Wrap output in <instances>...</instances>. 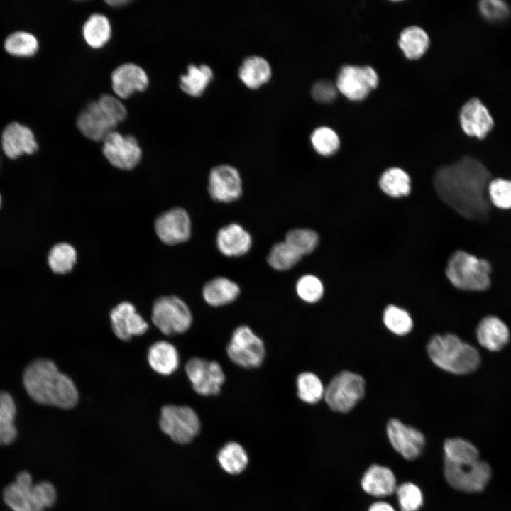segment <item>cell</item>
<instances>
[{"label": "cell", "mask_w": 511, "mask_h": 511, "mask_svg": "<svg viewBox=\"0 0 511 511\" xmlns=\"http://www.w3.org/2000/svg\"><path fill=\"white\" fill-rule=\"evenodd\" d=\"M186 374L194 390L201 395H216L225 381L224 373L215 361L192 358L185 364Z\"/></svg>", "instance_id": "cell-12"}, {"label": "cell", "mask_w": 511, "mask_h": 511, "mask_svg": "<svg viewBox=\"0 0 511 511\" xmlns=\"http://www.w3.org/2000/svg\"><path fill=\"white\" fill-rule=\"evenodd\" d=\"M387 434L392 447L405 458L413 460L420 455L425 441L418 429L392 419L387 425Z\"/></svg>", "instance_id": "cell-18"}, {"label": "cell", "mask_w": 511, "mask_h": 511, "mask_svg": "<svg viewBox=\"0 0 511 511\" xmlns=\"http://www.w3.org/2000/svg\"><path fill=\"white\" fill-rule=\"evenodd\" d=\"M23 383L28 395L39 404L69 409L78 401L73 381L50 360L40 358L30 363L24 370Z\"/></svg>", "instance_id": "cell-2"}, {"label": "cell", "mask_w": 511, "mask_h": 511, "mask_svg": "<svg viewBox=\"0 0 511 511\" xmlns=\"http://www.w3.org/2000/svg\"><path fill=\"white\" fill-rule=\"evenodd\" d=\"M383 319L385 326L397 335L408 334L413 326L410 314L395 305H389L385 308Z\"/></svg>", "instance_id": "cell-40"}, {"label": "cell", "mask_w": 511, "mask_h": 511, "mask_svg": "<svg viewBox=\"0 0 511 511\" xmlns=\"http://www.w3.org/2000/svg\"><path fill=\"white\" fill-rule=\"evenodd\" d=\"M365 381L358 374L343 371L337 374L324 390V397L329 407L338 412H348L362 399Z\"/></svg>", "instance_id": "cell-7"}, {"label": "cell", "mask_w": 511, "mask_h": 511, "mask_svg": "<svg viewBox=\"0 0 511 511\" xmlns=\"http://www.w3.org/2000/svg\"><path fill=\"white\" fill-rule=\"evenodd\" d=\"M379 83L375 70L369 65H346L336 77L338 92L352 101L364 100Z\"/></svg>", "instance_id": "cell-9"}, {"label": "cell", "mask_w": 511, "mask_h": 511, "mask_svg": "<svg viewBox=\"0 0 511 511\" xmlns=\"http://www.w3.org/2000/svg\"><path fill=\"white\" fill-rule=\"evenodd\" d=\"M368 511H395L393 507L385 502H378L373 504Z\"/></svg>", "instance_id": "cell-48"}, {"label": "cell", "mask_w": 511, "mask_h": 511, "mask_svg": "<svg viewBox=\"0 0 511 511\" xmlns=\"http://www.w3.org/2000/svg\"><path fill=\"white\" fill-rule=\"evenodd\" d=\"M229 358L235 364L246 368L260 366L265 350L262 339L247 326L236 328L226 347Z\"/></svg>", "instance_id": "cell-10"}, {"label": "cell", "mask_w": 511, "mask_h": 511, "mask_svg": "<svg viewBox=\"0 0 511 511\" xmlns=\"http://www.w3.org/2000/svg\"><path fill=\"white\" fill-rule=\"evenodd\" d=\"M301 256L312 253L319 241L317 233L309 229H295L287 232L285 241Z\"/></svg>", "instance_id": "cell-41"}, {"label": "cell", "mask_w": 511, "mask_h": 511, "mask_svg": "<svg viewBox=\"0 0 511 511\" xmlns=\"http://www.w3.org/2000/svg\"><path fill=\"white\" fill-rule=\"evenodd\" d=\"M76 124L84 136L94 141H103L118 125L97 100L87 104L79 114Z\"/></svg>", "instance_id": "cell-14"}, {"label": "cell", "mask_w": 511, "mask_h": 511, "mask_svg": "<svg viewBox=\"0 0 511 511\" xmlns=\"http://www.w3.org/2000/svg\"><path fill=\"white\" fill-rule=\"evenodd\" d=\"M491 266L483 259L463 251H455L449 258L446 275L456 287L469 291H483L490 285Z\"/></svg>", "instance_id": "cell-5"}, {"label": "cell", "mask_w": 511, "mask_h": 511, "mask_svg": "<svg viewBox=\"0 0 511 511\" xmlns=\"http://www.w3.org/2000/svg\"><path fill=\"white\" fill-rule=\"evenodd\" d=\"M82 32L86 43L94 49H99L109 41L111 36V26L105 15L94 13L85 21Z\"/></svg>", "instance_id": "cell-30"}, {"label": "cell", "mask_w": 511, "mask_h": 511, "mask_svg": "<svg viewBox=\"0 0 511 511\" xmlns=\"http://www.w3.org/2000/svg\"><path fill=\"white\" fill-rule=\"evenodd\" d=\"M16 405L13 397L7 392L0 391V446L13 444L18 436L15 424Z\"/></svg>", "instance_id": "cell-31"}, {"label": "cell", "mask_w": 511, "mask_h": 511, "mask_svg": "<svg viewBox=\"0 0 511 511\" xmlns=\"http://www.w3.org/2000/svg\"><path fill=\"white\" fill-rule=\"evenodd\" d=\"M427 352L436 366L457 375L470 373L480 363L478 350L453 334L432 336L427 344Z\"/></svg>", "instance_id": "cell-3"}, {"label": "cell", "mask_w": 511, "mask_h": 511, "mask_svg": "<svg viewBox=\"0 0 511 511\" xmlns=\"http://www.w3.org/2000/svg\"><path fill=\"white\" fill-rule=\"evenodd\" d=\"M463 131L471 137L483 139L494 126V120L486 106L478 98L468 100L459 112Z\"/></svg>", "instance_id": "cell-19"}, {"label": "cell", "mask_w": 511, "mask_h": 511, "mask_svg": "<svg viewBox=\"0 0 511 511\" xmlns=\"http://www.w3.org/2000/svg\"><path fill=\"white\" fill-rule=\"evenodd\" d=\"M488 192L495 206L502 209H511V180L501 178L490 180Z\"/></svg>", "instance_id": "cell-44"}, {"label": "cell", "mask_w": 511, "mask_h": 511, "mask_svg": "<svg viewBox=\"0 0 511 511\" xmlns=\"http://www.w3.org/2000/svg\"><path fill=\"white\" fill-rule=\"evenodd\" d=\"M490 177L480 160L465 156L439 167L434 185L439 198L458 214L482 221L488 219L490 210L485 193Z\"/></svg>", "instance_id": "cell-1"}, {"label": "cell", "mask_w": 511, "mask_h": 511, "mask_svg": "<svg viewBox=\"0 0 511 511\" xmlns=\"http://www.w3.org/2000/svg\"><path fill=\"white\" fill-rule=\"evenodd\" d=\"M218 461L225 471L231 474H238L246 467L248 456L240 444L229 442L219 452Z\"/></svg>", "instance_id": "cell-34"}, {"label": "cell", "mask_w": 511, "mask_h": 511, "mask_svg": "<svg viewBox=\"0 0 511 511\" xmlns=\"http://www.w3.org/2000/svg\"><path fill=\"white\" fill-rule=\"evenodd\" d=\"M363 490L375 497H385L396 490V480L392 471L384 466L372 465L365 472L361 482Z\"/></svg>", "instance_id": "cell-24"}, {"label": "cell", "mask_w": 511, "mask_h": 511, "mask_svg": "<svg viewBox=\"0 0 511 511\" xmlns=\"http://www.w3.org/2000/svg\"><path fill=\"white\" fill-rule=\"evenodd\" d=\"M397 497L401 511H418L423 502V497L419 487L407 482L396 488Z\"/></svg>", "instance_id": "cell-42"}, {"label": "cell", "mask_w": 511, "mask_h": 511, "mask_svg": "<svg viewBox=\"0 0 511 511\" xmlns=\"http://www.w3.org/2000/svg\"><path fill=\"white\" fill-rule=\"evenodd\" d=\"M296 384L298 397L306 403H317L324 397L325 388L319 378L314 373H300L297 378Z\"/></svg>", "instance_id": "cell-37"}, {"label": "cell", "mask_w": 511, "mask_h": 511, "mask_svg": "<svg viewBox=\"0 0 511 511\" xmlns=\"http://www.w3.org/2000/svg\"><path fill=\"white\" fill-rule=\"evenodd\" d=\"M338 92L336 84L326 79L317 80L312 84L311 89L312 97L317 101L322 103L333 101L336 99Z\"/></svg>", "instance_id": "cell-47"}, {"label": "cell", "mask_w": 511, "mask_h": 511, "mask_svg": "<svg viewBox=\"0 0 511 511\" xmlns=\"http://www.w3.org/2000/svg\"><path fill=\"white\" fill-rule=\"evenodd\" d=\"M430 40L427 32L417 26L404 28L398 38V45L409 60H417L427 51Z\"/></svg>", "instance_id": "cell-29"}, {"label": "cell", "mask_w": 511, "mask_h": 511, "mask_svg": "<svg viewBox=\"0 0 511 511\" xmlns=\"http://www.w3.org/2000/svg\"><path fill=\"white\" fill-rule=\"evenodd\" d=\"M214 77V72L207 64H189L185 73L180 75L179 86L187 94L200 96Z\"/></svg>", "instance_id": "cell-28"}, {"label": "cell", "mask_w": 511, "mask_h": 511, "mask_svg": "<svg viewBox=\"0 0 511 511\" xmlns=\"http://www.w3.org/2000/svg\"><path fill=\"white\" fill-rule=\"evenodd\" d=\"M1 152H2V150H1V144H0V167H1Z\"/></svg>", "instance_id": "cell-50"}, {"label": "cell", "mask_w": 511, "mask_h": 511, "mask_svg": "<svg viewBox=\"0 0 511 511\" xmlns=\"http://www.w3.org/2000/svg\"><path fill=\"white\" fill-rule=\"evenodd\" d=\"M2 498L11 511H44L55 503L57 491L48 481L34 484L31 473L21 471L4 488Z\"/></svg>", "instance_id": "cell-4"}, {"label": "cell", "mask_w": 511, "mask_h": 511, "mask_svg": "<svg viewBox=\"0 0 511 511\" xmlns=\"http://www.w3.org/2000/svg\"><path fill=\"white\" fill-rule=\"evenodd\" d=\"M131 1L128 0H111L106 1V3L112 7H121L129 4Z\"/></svg>", "instance_id": "cell-49"}, {"label": "cell", "mask_w": 511, "mask_h": 511, "mask_svg": "<svg viewBox=\"0 0 511 511\" xmlns=\"http://www.w3.org/2000/svg\"><path fill=\"white\" fill-rule=\"evenodd\" d=\"M110 319L114 334L123 341H128L133 336L142 335L148 328L147 322L129 302H122L113 308Z\"/></svg>", "instance_id": "cell-21"}, {"label": "cell", "mask_w": 511, "mask_h": 511, "mask_svg": "<svg viewBox=\"0 0 511 511\" xmlns=\"http://www.w3.org/2000/svg\"><path fill=\"white\" fill-rule=\"evenodd\" d=\"M476 338L483 348L498 351L509 341L510 331L507 324L498 317L487 316L481 319L476 328Z\"/></svg>", "instance_id": "cell-22"}, {"label": "cell", "mask_w": 511, "mask_h": 511, "mask_svg": "<svg viewBox=\"0 0 511 511\" xmlns=\"http://www.w3.org/2000/svg\"><path fill=\"white\" fill-rule=\"evenodd\" d=\"M102 152L107 160L121 170H131L140 162L142 150L137 139L113 131L103 140Z\"/></svg>", "instance_id": "cell-13"}, {"label": "cell", "mask_w": 511, "mask_h": 511, "mask_svg": "<svg viewBox=\"0 0 511 511\" xmlns=\"http://www.w3.org/2000/svg\"><path fill=\"white\" fill-rule=\"evenodd\" d=\"M151 319L158 329L168 336L185 332L192 322L188 306L174 295L163 296L154 302Z\"/></svg>", "instance_id": "cell-6"}, {"label": "cell", "mask_w": 511, "mask_h": 511, "mask_svg": "<svg viewBox=\"0 0 511 511\" xmlns=\"http://www.w3.org/2000/svg\"><path fill=\"white\" fill-rule=\"evenodd\" d=\"M410 178L408 174L399 167L386 170L380 176L379 185L382 191L392 197H401L410 194Z\"/></svg>", "instance_id": "cell-33"}, {"label": "cell", "mask_w": 511, "mask_h": 511, "mask_svg": "<svg viewBox=\"0 0 511 511\" xmlns=\"http://www.w3.org/2000/svg\"><path fill=\"white\" fill-rule=\"evenodd\" d=\"M101 108L118 124L123 121L127 116L125 105L119 97L110 94H103L97 100Z\"/></svg>", "instance_id": "cell-46"}, {"label": "cell", "mask_w": 511, "mask_h": 511, "mask_svg": "<svg viewBox=\"0 0 511 511\" xmlns=\"http://www.w3.org/2000/svg\"><path fill=\"white\" fill-rule=\"evenodd\" d=\"M240 293L236 283L224 277L215 278L205 284L202 295L212 307H221L233 302Z\"/></svg>", "instance_id": "cell-27"}, {"label": "cell", "mask_w": 511, "mask_h": 511, "mask_svg": "<svg viewBox=\"0 0 511 511\" xmlns=\"http://www.w3.org/2000/svg\"><path fill=\"white\" fill-rule=\"evenodd\" d=\"M4 48L11 55L30 57L38 51L39 43L34 35L20 31L13 32L6 37Z\"/></svg>", "instance_id": "cell-35"}, {"label": "cell", "mask_w": 511, "mask_h": 511, "mask_svg": "<svg viewBox=\"0 0 511 511\" xmlns=\"http://www.w3.org/2000/svg\"><path fill=\"white\" fill-rule=\"evenodd\" d=\"M208 189L211 198L219 202H231L242 192L241 179L238 170L229 165H219L210 171Z\"/></svg>", "instance_id": "cell-15"}, {"label": "cell", "mask_w": 511, "mask_h": 511, "mask_svg": "<svg viewBox=\"0 0 511 511\" xmlns=\"http://www.w3.org/2000/svg\"><path fill=\"white\" fill-rule=\"evenodd\" d=\"M444 476L448 483L458 490L476 493L483 490L491 477V469L485 461L455 464L444 461Z\"/></svg>", "instance_id": "cell-11"}, {"label": "cell", "mask_w": 511, "mask_h": 511, "mask_svg": "<svg viewBox=\"0 0 511 511\" xmlns=\"http://www.w3.org/2000/svg\"><path fill=\"white\" fill-rule=\"evenodd\" d=\"M481 15L490 21L505 20L510 13L509 5L501 0H482L478 4Z\"/></svg>", "instance_id": "cell-45"}, {"label": "cell", "mask_w": 511, "mask_h": 511, "mask_svg": "<svg viewBox=\"0 0 511 511\" xmlns=\"http://www.w3.org/2000/svg\"><path fill=\"white\" fill-rule=\"evenodd\" d=\"M155 230L163 243L177 244L189 238L191 221L185 209L175 207L163 212L156 219Z\"/></svg>", "instance_id": "cell-16"}, {"label": "cell", "mask_w": 511, "mask_h": 511, "mask_svg": "<svg viewBox=\"0 0 511 511\" xmlns=\"http://www.w3.org/2000/svg\"><path fill=\"white\" fill-rule=\"evenodd\" d=\"M111 84L117 97L128 99L136 92L145 91L149 85V78L138 65L125 62L112 71Z\"/></svg>", "instance_id": "cell-17"}, {"label": "cell", "mask_w": 511, "mask_h": 511, "mask_svg": "<svg viewBox=\"0 0 511 511\" xmlns=\"http://www.w3.org/2000/svg\"><path fill=\"white\" fill-rule=\"evenodd\" d=\"M250 234L239 224H230L218 231L216 245L221 253L229 257L241 256L251 246Z\"/></svg>", "instance_id": "cell-23"}, {"label": "cell", "mask_w": 511, "mask_h": 511, "mask_svg": "<svg viewBox=\"0 0 511 511\" xmlns=\"http://www.w3.org/2000/svg\"><path fill=\"white\" fill-rule=\"evenodd\" d=\"M296 291L302 300L314 303L319 301L322 297L324 287L321 280L316 276L305 275L298 280Z\"/></svg>", "instance_id": "cell-43"}, {"label": "cell", "mask_w": 511, "mask_h": 511, "mask_svg": "<svg viewBox=\"0 0 511 511\" xmlns=\"http://www.w3.org/2000/svg\"><path fill=\"white\" fill-rule=\"evenodd\" d=\"M160 429L171 439L180 444L192 441L200 429L197 413L188 406L167 405L160 410L159 419Z\"/></svg>", "instance_id": "cell-8"}, {"label": "cell", "mask_w": 511, "mask_h": 511, "mask_svg": "<svg viewBox=\"0 0 511 511\" xmlns=\"http://www.w3.org/2000/svg\"><path fill=\"white\" fill-rule=\"evenodd\" d=\"M0 144L2 152L11 159L34 153L38 149L31 129L18 122H11L4 128Z\"/></svg>", "instance_id": "cell-20"}, {"label": "cell", "mask_w": 511, "mask_h": 511, "mask_svg": "<svg viewBox=\"0 0 511 511\" xmlns=\"http://www.w3.org/2000/svg\"><path fill=\"white\" fill-rule=\"evenodd\" d=\"M238 75L246 87L256 89L270 79L272 69L265 57L252 55L243 60L238 67Z\"/></svg>", "instance_id": "cell-25"}, {"label": "cell", "mask_w": 511, "mask_h": 511, "mask_svg": "<svg viewBox=\"0 0 511 511\" xmlns=\"http://www.w3.org/2000/svg\"><path fill=\"white\" fill-rule=\"evenodd\" d=\"M310 141L315 151L323 156H330L337 152L340 147V139L331 128L322 126L313 130Z\"/></svg>", "instance_id": "cell-38"}, {"label": "cell", "mask_w": 511, "mask_h": 511, "mask_svg": "<svg viewBox=\"0 0 511 511\" xmlns=\"http://www.w3.org/2000/svg\"><path fill=\"white\" fill-rule=\"evenodd\" d=\"M148 361L156 373L169 375L174 373L179 366L178 352L170 342L158 341L148 348Z\"/></svg>", "instance_id": "cell-26"}, {"label": "cell", "mask_w": 511, "mask_h": 511, "mask_svg": "<svg viewBox=\"0 0 511 511\" xmlns=\"http://www.w3.org/2000/svg\"><path fill=\"white\" fill-rule=\"evenodd\" d=\"M77 260V252L75 248L67 243L55 245L50 251L48 263L50 269L55 273L65 274L70 272Z\"/></svg>", "instance_id": "cell-36"}, {"label": "cell", "mask_w": 511, "mask_h": 511, "mask_svg": "<svg viewBox=\"0 0 511 511\" xmlns=\"http://www.w3.org/2000/svg\"><path fill=\"white\" fill-rule=\"evenodd\" d=\"M1 196H0V205H1Z\"/></svg>", "instance_id": "cell-51"}, {"label": "cell", "mask_w": 511, "mask_h": 511, "mask_svg": "<svg viewBox=\"0 0 511 511\" xmlns=\"http://www.w3.org/2000/svg\"><path fill=\"white\" fill-rule=\"evenodd\" d=\"M301 257L297 252L284 241L276 243L272 247L268 256V262L273 268L277 270H286L295 265Z\"/></svg>", "instance_id": "cell-39"}, {"label": "cell", "mask_w": 511, "mask_h": 511, "mask_svg": "<svg viewBox=\"0 0 511 511\" xmlns=\"http://www.w3.org/2000/svg\"><path fill=\"white\" fill-rule=\"evenodd\" d=\"M444 461L467 464L479 460V452L471 442L460 438L449 439L444 444Z\"/></svg>", "instance_id": "cell-32"}]
</instances>
